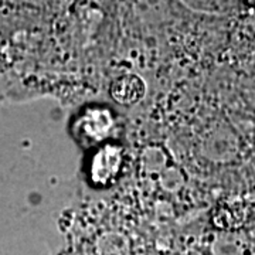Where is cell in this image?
<instances>
[{
	"label": "cell",
	"instance_id": "6da1fadb",
	"mask_svg": "<svg viewBox=\"0 0 255 255\" xmlns=\"http://www.w3.org/2000/svg\"><path fill=\"white\" fill-rule=\"evenodd\" d=\"M250 1H255V0H250Z\"/></svg>",
	"mask_w": 255,
	"mask_h": 255
}]
</instances>
